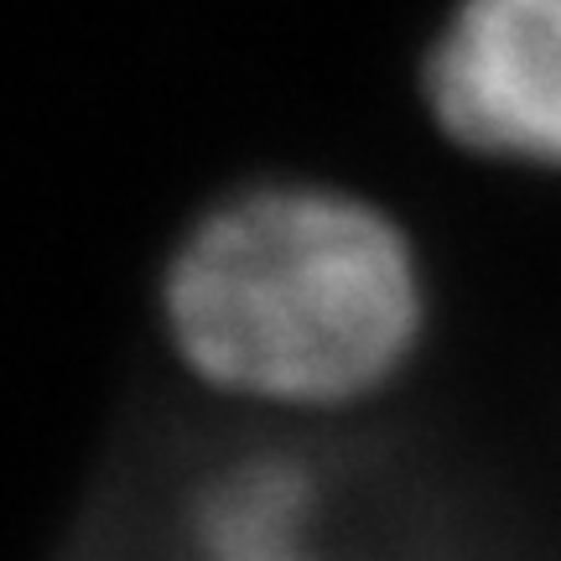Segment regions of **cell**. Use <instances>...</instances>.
Segmentation results:
<instances>
[{
  "label": "cell",
  "instance_id": "3",
  "mask_svg": "<svg viewBox=\"0 0 561 561\" xmlns=\"http://www.w3.org/2000/svg\"><path fill=\"white\" fill-rule=\"evenodd\" d=\"M322 494L301 462L255 458L224 468L198 494L203 561H333L318 536Z\"/></svg>",
  "mask_w": 561,
  "mask_h": 561
},
{
  "label": "cell",
  "instance_id": "2",
  "mask_svg": "<svg viewBox=\"0 0 561 561\" xmlns=\"http://www.w3.org/2000/svg\"><path fill=\"white\" fill-rule=\"evenodd\" d=\"M421 89L468 157L561 178V0H462Z\"/></svg>",
  "mask_w": 561,
  "mask_h": 561
},
{
  "label": "cell",
  "instance_id": "1",
  "mask_svg": "<svg viewBox=\"0 0 561 561\" xmlns=\"http://www.w3.org/2000/svg\"><path fill=\"white\" fill-rule=\"evenodd\" d=\"M167 328L203 380L276 405H359L421 359L437 318L416 244L333 187H250L167 265Z\"/></svg>",
  "mask_w": 561,
  "mask_h": 561
}]
</instances>
